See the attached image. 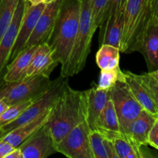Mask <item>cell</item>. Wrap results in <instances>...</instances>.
Returning <instances> with one entry per match:
<instances>
[{
  "mask_svg": "<svg viewBox=\"0 0 158 158\" xmlns=\"http://www.w3.org/2000/svg\"><path fill=\"white\" fill-rule=\"evenodd\" d=\"M26 1L31 5H37L42 2V0H26Z\"/></svg>",
  "mask_w": 158,
  "mask_h": 158,
  "instance_id": "8d00e7d4",
  "label": "cell"
},
{
  "mask_svg": "<svg viewBox=\"0 0 158 158\" xmlns=\"http://www.w3.org/2000/svg\"><path fill=\"white\" fill-rule=\"evenodd\" d=\"M134 75L139 83L147 89L152 100L158 107V82L153 78L148 72L141 75L134 73Z\"/></svg>",
  "mask_w": 158,
  "mask_h": 158,
  "instance_id": "83f0119b",
  "label": "cell"
},
{
  "mask_svg": "<svg viewBox=\"0 0 158 158\" xmlns=\"http://www.w3.org/2000/svg\"><path fill=\"white\" fill-rule=\"evenodd\" d=\"M126 1L127 0H109L108 7L105 10L102 21L109 15H117L118 16V15L124 14Z\"/></svg>",
  "mask_w": 158,
  "mask_h": 158,
  "instance_id": "f546056e",
  "label": "cell"
},
{
  "mask_svg": "<svg viewBox=\"0 0 158 158\" xmlns=\"http://www.w3.org/2000/svg\"><path fill=\"white\" fill-rule=\"evenodd\" d=\"M151 24L158 26V0H156V6H155L154 12H153V18H152Z\"/></svg>",
  "mask_w": 158,
  "mask_h": 158,
  "instance_id": "836d02e7",
  "label": "cell"
},
{
  "mask_svg": "<svg viewBox=\"0 0 158 158\" xmlns=\"http://www.w3.org/2000/svg\"><path fill=\"white\" fill-rule=\"evenodd\" d=\"M8 107H9V105H8L4 100H2V99L0 98V114L2 112H4Z\"/></svg>",
  "mask_w": 158,
  "mask_h": 158,
  "instance_id": "e575fe53",
  "label": "cell"
},
{
  "mask_svg": "<svg viewBox=\"0 0 158 158\" xmlns=\"http://www.w3.org/2000/svg\"><path fill=\"white\" fill-rule=\"evenodd\" d=\"M6 135V133L5 132L4 130L2 128H0V140H2L3 137Z\"/></svg>",
  "mask_w": 158,
  "mask_h": 158,
  "instance_id": "74e56055",
  "label": "cell"
},
{
  "mask_svg": "<svg viewBox=\"0 0 158 158\" xmlns=\"http://www.w3.org/2000/svg\"><path fill=\"white\" fill-rule=\"evenodd\" d=\"M109 0H93L92 15L93 22L95 29H97L102 21L105 10L108 7Z\"/></svg>",
  "mask_w": 158,
  "mask_h": 158,
  "instance_id": "f1b7e54d",
  "label": "cell"
},
{
  "mask_svg": "<svg viewBox=\"0 0 158 158\" xmlns=\"http://www.w3.org/2000/svg\"><path fill=\"white\" fill-rule=\"evenodd\" d=\"M50 78L35 75L19 81L0 85V98L9 106L27 100H35L43 95L52 85Z\"/></svg>",
  "mask_w": 158,
  "mask_h": 158,
  "instance_id": "5b68a950",
  "label": "cell"
},
{
  "mask_svg": "<svg viewBox=\"0 0 158 158\" xmlns=\"http://www.w3.org/2000/svg\"><path fill=\"white\" fill-rule=\"evenodd\" d=\"M6 158H23L20 148H15L10 154H8Z\"/></svg>",
  "mask_w": 158,
  "mask_h": 158,
  "instance_id": "d6a6232c",
  "label": "cell"
},
{
  "mask_svg": "<svg viewBox=\"0 0 158 158\" xmlns=\"http://www.w3.org/2000/svg\"><path fill=\"white\" fill-rule=\"evenodd\" d=\"M120 49L111 45L100 46L95 56L96 64L101 69H112L119 66Z\"/></svg>",
  "mask_w": 158,
  "mask_h": 158,
  "instance_id": "603a6c76",
  "label": "cell"
},
{
  "mask_svg": "<svg viewBox=\"0 0 158 158\" xmlns=\"http://www.w3.org/2000/svg\"><path fill=\"white\" fill-rule=\"evenodd\" d=\"M46 4L43 2L37 5H31L26 2L24 15L23 16L15 44L9 57V61L14 60L16 56L25 49L26 43L30 37L36 24L42 12L44 10Z\"/></svg>",
  "mask_w": 158,
  "mask_h": 158,
  "instance_id": "8fae6325",
  "label": "cell"
},
{
  "mask_svg": "<svg viewBox=\"0 0 158 158\" xmlns=\"http://www.w3.org/2000/svg\"><path fill=\"white\" fill-rule=\"evenodd\" d=\"M67 82V78H64L61 76L57 80H53L50 87L43 95L36 99L15 120L1 128H2L7 134L15 128L32 121L44 114L54 104Z\"/></svg>",
  "mask_w": 158,
  "mask_h": 158,
  "instance_id": "8992f818",
  "label": "cell"
},
{
  "mask_svg": "<svg viewBox=\"0 0 158 158\" xmlns=\"http://www.w3.org/2000/svg\"><path fill=\"white\" fill-rule=\"evenodd\" d=\"M35 100L23 101L9 106L4 112L0 114V128L15 120Z\"/></svg>",
  "mask_w": 158,
  "mask_h": 158,
  "instance_id": "484cf974",
  "label": "cell"
},
{
  "mask_svg": "<svg viewBox=\"0 0 158 158\" xmlns=\"http://www.w3.org/2000/svg\"><path fill=\"white\" fill-rule=\"evenodd\" d=\"M124 73L125 76V83L131 91L132 94L134 96L138 103L141 105L143 109L148 111L156 118H158V107L152 100L147 89L135 77L133 73L130 71H125Z\"/></svg>",
  "mask_w": 158,
  "mask_h": 158,
  "instance_id": "ffe728a7",
  "label": "cell"
},
{
  "mask_svg": "<svg viewBox=\"0 0 158 158\" xmlns=\"http://www.w3.org/2000/svg\"><path fill=\"white\" fill-rule=\"evenodd\" d=\"M90 131L86 120L77 124L55 144L57 152L69 158H93L89 142Z\"/></svg>",
  "mask_w": 158,
  "mask_h": 158,
  "instance_id": "ba28073f",
  "label": "cell"
},
{
  "mask_svg": "<svg viewBox=\"0 0 158 158\" xmlns=\"http://www.w3.org/2000/svg\"><path fill=\"white\" fill-rule=\"evenodd\" d=\"M149 74H150V75L151 76V77H153V78H154L155 80H156V81L158 82V69H157V70L153 71V72L149 73Z\"/></svg>",
  "mask_w": 158,
  "mask_h": 158,
  "instance_id": "d590c367",
  "label": "cell"
},
{
  "mask_svg": "<svg viewBox=\"0 0 158 158\" xmlns=\"http://www.w3.org/2000/svg\"><path fill=\"white\" fill-rule=\"evenodd\" d=\"M89 142L93 158H118L112 142L96 130L90 131Z\"/></svg>",
  "mask_w": 158,
  "mask_h": 158,
  "instance_id": "44dd1931",
  "label": "cell"
},
{
  "mask_svg": "<svg viewBox=\"0 0 158 158\" xmlns=\"http://www.w3.org/2000/svg\"><path fill=\"white\" fill-rule=\"evenodd\" d=\"M80 13V0H60L54 30L47 42L54 57L61 66L60 72L66 67L72 51L78 30Z\"/></svg>",
  "mask_w": 158,
  "mask_h": 158,
  "instance_id": "7a4b0ae2",
  "label": "cell"
},
{
  "mask_svg": "<svg viewBox=\"0 0 158 158\" xmlns=\"http://www.w3.org/2000/svg\"><path fill=\"white\" fill-rule=\"evenodd\" d=\"M86 122L90 130H95L96 123L109 99L108 90L99 89L94 86L87 89Z\"/></svg>",
  "mask_w": 158,
  "mask_h": 158,
  "instance_id": "5bb4252c",
  "label": "cell"
},
{
  "mask_svg": "<svg viewBox=\"0 0 158 158\" xmlns=\"http://www.w3.org/2000/svg\"><path fill=\"white\" fill-rule=\"evenodd\" d=\"M156 0H127L120 52L131 53L140 49L151 24Z\"/></svg>",
  "mask_w": 158,
  "mask_h": 158,
  "instance_id": "3957f363",
  "label": "cell"
},
{
  "mask_svg": "<svg viewBox=\"0 0 158 158\" xmlns=\"http://www.w3.org/2000/svg\"><path fill=\"white\" fill-rule=\"evenodd\" d=\"M95 130L109 140L123 134L121 130L120 123L115 110L114 104L110 98L108 99L105 109L98 120Z\"/></svg>",
  "mask_w": 158,
  "mask_h": 158,
  "instance_id": "ac0fdd59",
  "label": "cell"
},
{
  "mask_svg": "<svg viewBox=\"0 0 158 158\" xmlns=\"http://www.w3.org/2000/svg\"><path fill=\"white\" fill-rule=\"evenodd\" d=\"M87 92L73 89L68 82L51 107L46 125L54 144L60 141L73 128L86 120Z\"/></svg>",
  "mask_w": 158,
  "mask_h": 158,
  "instance_id": "6da1fadb",
  "label": "cell"
},
{
  "mask_svg": "<svg viewBox=\"0 0 158 158\" xmlns=\"http://www.w3.org/2000/svg\"><path fill=\"white\" fill-rule=\"evenodd\" d=\"M60 0L46 5L44 10L39 18L30 37L26 43V47L37 46L47 43L54 30L60 9Z\"/></svg>",
  "mask_w": 158,
  "mask_h": 158,
  "instance_id": "30bf717a",
  "label": "cell"
},
{
  "mask_svg": "<svg viewBox=\"0 0 158 158\" xmlns=\"http://www.w3.org/2000/svg\"><path fill=\"white\" fill-rule=\"evenodd\" d=\"M81 13L77 36L66 67L60 72L64 78L77 75L85 68L91 51V40L96 29L92 15L93 0H80Z\"/></svg>",
  "mask_w": 158,
  "mask_h": 158,
  "instance_id": "277c9868",
  "label": "cell"
},
{
  "mask_svg": "<svg viewBox=\"0 0 158 158\" xmlns=\"http://www.w3.org/2000/svg\"><path fill=\"white\" fill-rule=\"evenodd\" d=\"M26 5V0L19 1L12 23L0 41V77L5 66L9 61V57L15 44L23 16L24 15Z\"/></svg>",
  "mask_w": 158,
  "mask_h": 158,
  "instance_id": "7c38bea8",
  "label": "cell"
},
{
  "mask_svg": "<svg viewBox=\"0 0 158 158\" xmlns=\"http://www.w3.org/2000/svg\"><path fill=\"white\" fill-rule=\"evenodd\" d=\"M37 46L38 45L24 49L7 65L6 73L3 76L4 82L12 83L23 80L26 77V70Z\"/></svg>",
  "mask_w": 158,
  "mask_h": 158,
  "instance_id": "e0dca14e",
  "label": "cell"
},
{
  "mask_svg": "<svg viewBox=\"0 0 158 158\" xmlns=\"http://www.w3.org/2000/svg\"><path fill=\"white\" fill-rule=\"evenodd\" d=\"M57 1V0H42V2L45 3V4H49V3L54 2Z\"/></svg>",
  "mask_w": 158,
  "mask_h": 158,
  "instance_id": "f35d334b",
  "label": "cell"
},
{
  "mask_svg": "<svg viewBox=\"0 0 158 158\" xmlns=\"http://www.w3.org/2000/svg\"><path fill=\"white\" fill-rule=\"evenodd\" d=\"M18 148L23 158H46L57 153L51 133L46 124L29 136Z\"/></svg>",
  "mask_w": 158,
  "mask_h": 158,
  "instance_id": "9c48e42d",
  "label": "cell"
},
{
  "mask_svg": "<svg viewBox=\"0 0 158 158\" xmlns=\"http://www.w3.org/2000/svg\"><path fill=\"white\" fill-rule=\"evenodd\" d=\"M124 26V14L109 15L99 26V44L111 45L120 49Z\"/></svg>",
  "mask_w": 158,
  "mask_h": 158,
  "instance_id": "9a60e30c",
  "label": "cell"
},
{
  "mask_svg": "<svg viewBox=\"0 0 158 158\" xmlns=\"http://www.w3.org/2000/svg\"><path fill=\"white\" fill-rule=\"evenodd\" d=\"M50 110L51 108L48 110L47 111H46L44 114H42L41 116L36 118L35 120L15 128L10 132L8 133L3 137L2 140L9 143L15 148L20 147L29 136L32 135L37 130L42 127L44 124H46V122L49 120Z\"/></svg>",
  "mask_w": 158,
  "mask_h": 158,
  "instance_id": "2e32d148",
  "label": "cell"
},
{
  "mask_svg": "<svg viewBox=\"0 0 158 158\" xmlns=\"http://www.w3.org/2000/svg\"><path fill=\"white\" fill-rule=\"evenodd\" d=\"M15 148V147L11 145L9 143L1 140H0V158H6V156L10 154Z\"/></svg>",
  "mask_w": 158,
  "mask_h": 158,
  "instance_id": "1f68e13d",
  "label": "cell"
},
{
  "mask_svg": "<svg viewBox=\"0 0 158 158\" xmlns=\"http://www.w3.org/2000/svg\"><path fill=\"white\" fill-rule=\"evenodd\" d=\"M118 83H125V76L119 66L112 69H101L100 77L97 86L99 89L109 90Z\"/></svg>",
  "mask_w": 158,
  "mask_h": 158,
  "instance_id": "cb8c5ba5",
  "label": "cell"
},
{
  "mask_svg": "<svg viewBox=\"0 0 158 158\" xmlns=\"http://www.w3.org/2000/svg\"><path fill=\"white\" fill-rule=\"evenodd\" d=\"M52 49H51L50 46V45L47 43H43L38 45L33 56L30 63H29V66H28L27 70H26V77H29L35 75V73L37 71V68L39 67L41 62L43 61L45 56Z\"/></svg>",
  "mask_w": 158,
  "mask_h": 158,
  "instance_id": "4316f807",
  "label": "cell"
},
{
  "mask_svg": "<svg viewBox=\"0 0 158 158\" xmlns=\"http://www.w3.org/2000/svg\"><path fill=\"white\" fill-rule=\"evenodd\" d=\"M147 144L158 150V118H156L149 133Z\"/></svg>",
  "mask_w": 158,
  "mask_h": 158,
  "instance_id": "4dcf8cb0",
  "label": "cell"
},
{
  "mask_svg": "<svg viewBox=\"0 0 158 158\" xmlns=\"http://www.w3.org/2000/svg\"><path fill=\"white\" fill-rule=\"evenodd\" d=\"M118 158H142L144 157L142 148L132 142L124 134L111 140ZM145 147V146H144Z\"/></svg>",
  "mask_w": 158,
  "mask_h": 158,
  "instance_id": "7402d4cb",
  "label": "cell"
},
{
  "mask_svg": "<svg viewBox=\"0 0 158 158\" xmlns=\"http://www.w3.org/2000/svg\"><path fill=\"white\" fill-rule=\"evenodd\" d=\"M108 95L114 104L121 130L124 134L127 127L143 109L125 83H118L108 90Z\"/></svg>",
  "mask_w": 158,
  "mask_h": 158,
  "instance_id": "52a82bcc",
  "label": "cell"
},
{
  "mask_svg": "<svg viewBox=\"0 0 158 158\" xmlns=\"http://www.w3.org/2000/svg\"><path fill=\"white\" fill-rule=\"evenodd\" d=\"M139 52L147 63L148 73L158 69V26L150 24L144 36Z\"/></svg>",
  "mask_w": 158,
  "mask_h": 158,
  "instance_id": "d6986e66",
  "label": "cell"
},
{
  "mask_svg": "<svg viewBox=\"0 0 158 158\" xmlns=\"http://www.w3.org/2000/svg\"><path fill=\"white\" fill-rule=\"evenodd\" d=\"M155 120L156 117L154 116L143 110L137 117L127 127L124 134L138 147L147 146L149 133Z\"/></svg>",
  "mask_w": 158,
  "mask_h": 158,
  "instance_id": "4fadbf2b",
  "label": "cell"
},
{
  "mask_svg": "<svg viewBox=\"0 0 158 158\" xmlns=\"http://www.w3.org/2000/svg\"><path fill=\"white\" fill-rule=\"evenodd\" d=\"M20 0H0V41L10 26Z\"/></svg>",
  "mask_w": 158,
  "mask_h": 158,
  "instance_id": "d4e9b609",
  "label": "cell"
}]
</instances>
